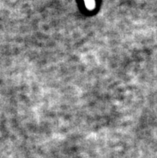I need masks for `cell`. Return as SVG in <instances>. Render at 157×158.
<instances>
[{
    "mask_svg": "<svg viewBox=\"0 0 157 158\" xmlns=\"http://www.w3.org/2000/svg\"><path fill=\"white\" fill-rule=\"evenodd\" d=\"M86 5L89 9H92L95 6V2L94 0H85Z\"/></svg>",
    "mask_w": 157,
    "mask_h": 158,
    "instance_id": "obj_1",
    "label": "cell"
}]
</instances>
